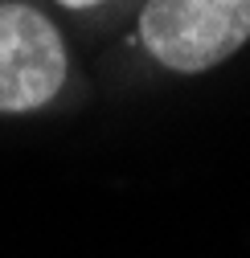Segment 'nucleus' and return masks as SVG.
<instances>
[{"mask_svg": "<svg viewBox=\"0 0 250 258\" xmlns=\"http://www.w3.org/2000/svg\"><path fill=\"white\" fill-rule=\"evenodd\" d=\"M136 41L168 74H209L246 49L250 0H140Z\"/></svg>", "mask_w": 250, "mask_h": 258, "instance_id": "1", "label": "nucleus"}, {"mask_svg": "<svg viewBox=\"0 0 250 258\" xmlns=\"http://www.w3.org/2000/svg\"><path fill=\"white\" fill-rule=\"evenodd\" d=\"M74 78L61 25L33 0H0V115L53 107Z\"/></svg>", "mask_w": 250, "mask_h": 258, "instance_id": "2", "label": "nucleus"}, {"mask_svg": "<svg viewBox=\"0 0 250 258\" xmlns=\"http://www.w3.org/2000/svg\"><path fill=\"white\" fill-rule=\"evenodd\" d=\"M49 5L57 13L82 21V25H103V21H111L128 9V0H49Z\"/></svg>", "mask_w": 250, "mask_h": 258, "instance_id": "3", "label": "nucleus"}]
</instances>
